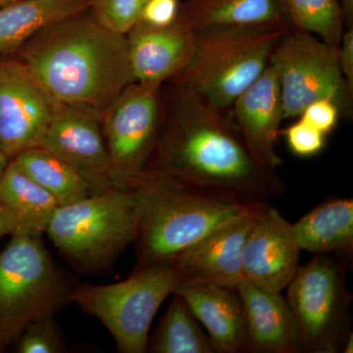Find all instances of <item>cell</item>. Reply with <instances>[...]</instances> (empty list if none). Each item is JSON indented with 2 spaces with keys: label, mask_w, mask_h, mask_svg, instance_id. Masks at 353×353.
<instances>
[{
  "label": "cell",
  "mask_w": 353,
  "mask_h": 353,
  "mask_svg": "<svg viewBox=\"0 0 353 353\" xmlns=\"http://www.w3.org/2000/svg\"><path fill=\"white\" fill-rule=\"evenodd\" d=\"M0 206L13 220L14 234L41 236L60 204L10 160L0 180Z\"/></svg>",
  "instance_id": "cell-22"
},
{
  "label": "cell",
  "mask_w": 353,
  "mask_h": 353,
  "mask_svg": "<svg viewBox=\"0 0 353 353\" xmlns=\"http://www.w3.org/2000/svg\"><path fill=\"white\" fill-rule=\"evenodd\" d=\"M270 202L228 221L185 253L176 265L182 282L209 283L236 289L243 281V248L255 218Z\"/></svg>",
  "instance_id": "cell-14"
},
{
  "label": "cell",
  "mask_w": 353,
  "mask_h": 353,
  "mask_svg": "<svg viewBox=\"0 0 353 353\" xmlns=\"http://www.w3.org/2000/svg\"><path fill=\"white\" fill-rule=\"evenodd\" d=\"M290 30L230 29L196 32L189 64L167 83L180 85L221 112L232 105L270 64Z\"/></svg>",
  "instance_id": "cell-5"
},
{
  "label": "cell",
  "mask_w": 353,
  "mask_h": 353,
  "mask_svg": "<svg viewBox=\"0 0 353 353\" xmlns=\"http://www.w3.org/2000/svg\"><path fill=\"white\" fill-rule=\"evenodd\" d=\"M181 17L196 32L212 30H292L279 0H187Z\"/></svg>",
  "instance_id": "cell-19"
},
{
  "label": "cell",
  "mask_w": 353,
  "mask_h": 353,
  "mask_svg": "<svg viewBox=\"0 0 353 353\" xmlns=\"http://www.w3.org/2000/svg\"><path fill=\"white\" fill-rule=\"evenodd\" d=\"M78 285L55 263L41 236L14 234L0 252V331L13 343L34 320L57 315Z\"/></svg>",
  "instance_id": "cell-6"
},
{
  "label": "cell",
  "mask_w": 353,
  "mask_h": 353,
  "mask_svg": "<svg viewBox=\"0 0 353 353\" xmlns=\"http://www.w3.org/2000/svg\"><path fill=\"white\" fill-rule=\"evenodd\" d=\"M138 197L134 270L174 263L228 221L259 203L145 171L131 187Z\"/></svg>",
  "instance_id": "cell-3"
},
{
  "label": "cell",
  "mask_w": 353,
  "mask_h": 353,
  "mask_svg": "<svg viewBox=\"0 0 353 353\" xmlns=\"http://www.w3.org/2000/svg\"><path fill=\"white\" fill-rule=\"evenodd\" d=\"M9 345H10V343H8L6 336H4V334H2V332L0 331V353L7 352Z\"/></svg>",
  "instance_id": "cell-35"
},
{
  "label": "cell",
  "mask_w": 353,
  "mask_h": 353,
  "mask_svg": "<svg viewBox=\"0 0 353 353\" xmlns=\"http://www.w3.org/2000/svg\"><path fill=\"white\" fill-rule=\"evenodd\" d=\"M230 116L257 161L277 170L283 164L276 145L285 120L284 103L277 75L270 64L236 99Z\"/></svg>",
  "instance_id": "cell-16"
},
{
  "label": "cell",
  "mask_w": 353,
  "mask_h": 353,
  "mask_svg": "<svg viewBox=\"0 0 353 353\" xmlns=\"http://www.w3.org/2000/svg\"><path fill=\"white\" fill-rule=\"evenodd\" d=\"M196 36L181 15L165 27L139 21L126 34L134 81L155 85L170 82L189 64Z\"/></svg>",
  "instance_id": "cell-15"
},
{
  "label": "cell",
  "mask_w": 353,
  "mask_h": 353,
  "mask_svg": "<svg viewBox=\"0 0 353 353\" xmlns=\"http://www.w3.org/2000/svg\"><path fill=\"white\" fill-rule=\"evenodd\" d=\"M18 353H64L68 341L55 315L44 316L30 323L14 341Z\"/></svg>",
  "instance_id": "cell-26"
},
{
  "label": "cell",
  "mask_w": 353,
  "mask_h": 353,
  "mask_svg": "<svg viewBox=\"0 0 353 353\" xmlns=\"http://www.w3.org/2000/svg\"><path fill=\"white\" fill-rule=\"evenodd\" d=\"M350 257L316 254L297 268L287 290V299L296 317L303 352L339 353L352 332L347 287Z\"/></svg>",
  "instance_id": "cell-8"
},
{
  "label": "cell",
  "mask_w": 353,
  "mask_h": 353,
  "mask_svg": "<svg viewBox=\"0 0 353 353\" xmlns=\"http://www.w3.org/2000/svg\"><path fill=\"white\" fill-rule=\"evenodd\" d=\"M236 289L248 327L245 352H303L299 325L282 292L261 289L245 280Z\"/></svg>",
  "instance_id": "cell-17"
},
{
  "label": "cell",
  "mask_w": 353,
  "mask_h": 353,
  "mask_svg": "<svg viewBox=\"0 0 353 353\" xmlns=\"http://www.w3.org/2000/svg\"><path fill=\"white\" fill-rule=\"evenodd\" d=\"M290 152L299 157H312L319 154L326 145V134L299 118L287 129L281 131Z\"/></svg>",
  "instance_id": "cell-28"
},
{
  "label": "cell",
  "mask_w": 353,
  "mask_h": 353,
  "mask_svg": "<svg viewBox=\"0 0 353 353\" xmlns=\"http://www.w3.org/2000/svg\"><path fill=\"white\" fill-rule=\"evenodd\" d=\"M341 115L340 108L331 99H319L306 106L299 118L328 136L334 131Z\"/></svg>",
  "instance_id": "cell-29"
},
{
  "label": "cell",
  "mask_w": 353,
  "mask_h": 353,
  "mask_svg": "<svg viewBox=\"0 0 353 353\" xmlns=\"http://www.w3.org/2000/svg\"><path fill=\"white\" fill-rule=\"evenodd\" d=\"M301 250L292 223L267 203L246 238L243 280L263 290L282 292L299 267Z\"/></svg>",
  "instance_id": "cell-13"
},
{
  "label": "cell",
  "mask_w": 353,
  "mask_h": 353,
  "mask_svg": "<svg viewBox=\"0 0 353 353\" xmlns=\"http://www.w3.org/2000/svg\"><path fill=\"white\" fill-rule=\"evenodd\" d=\"M294 31L322 39L338 50L345 32L340 0H279Z\"/></svg>",
  "instance_id": "cell-25"
},
{
  "label": "cell",
  "mask_w": 353,
  "mask_h": 353,
  "mask_svg": "<svg viewBox=\"0 0 353 353\" xmlns=\"http://www.w3.org/2000/svg\"><path fill=\"white\" fill-rule=\"evenodd\" d=\"M41 146L72 167L92 194L127 189L111 161L101 115L94 111L57 103Z\"/></svg>",
  "instance_id": "cell-11"
},
{
  "label": "cell",
  "mask_w": 353,
  "mask_h": 353,
  "mask_svg": "<svg viewBox=\"0 0 353 353\" xmlns=\"http://www.w3.org/2000/svg\"><path fill=\"white\" fill-rule=\"evenodd\" d=\"M9 162H10V159L7 157L6 153L0 150V180H1L4 172H6L7 167H8Z\"/></svg>",
  "instance_id": "cell-34"
},
{
  "label": "cell",
  "mask_w": 353,
  "mask_h": 353,
  "mask_svg": "<svg viewBox=\"0 0 353 353\" xmlns=\"http://www.w3.org/2000/svg\"><path fill=\"white\" fill-rule=\"evenodd\" d=\"M11 160L34 183L54 196L60 206L92 194L87 183L72 167L41 146L26 150Z\"/></svg>",
  "instance_id": "cell-23"
},
{
  "label": "cell",
  "mask_w": 353,
  "mask_h": 353,
  "mask_svg": "<svg viewBox=\"0 0 353 353\" xmlns=\"http://www.w3.org/2000/svg\"><path fill=\"white\" fill-rule=\"evenodd\" d=\"M12 57L53 101L99 115L136 82L126 34L104 27L88 9L50 25Z\"/></svg>",
  "instance_id": "cell-2"
},
{
  "label": "cell",
  "mask_w": 353,
  "mask_h": 353,
  "mask_svg": "<svg viewBox=\"0 0 353 353\" xmlns=\"http://www.w3.org/2000/svg\"><path fill=\"white\" fill-rule=\"evenodd\" d=\"M340 1L345 24L347 25V27L348 26H352L353 0H340Z\"/></svg>",
  "instance_id": "cell-33"
},
{
  "label": "cell",
  "mask_w": 353,
  "mask_h": 353,
  "mask_svg": "<svg viewBox=\"0 0 353 353\" xmlns=\"http://www.w3.org/2000/svg\"><path fill=\"white\" fill-rule=\"evenodd\" d=\"M162 88L132 83L101 113L104 141L126 188L143 173L154 150L161 125Z\"/></svg>",
  "instance_id": "cell-10"
},
{
  "label": "cell",
  "mask_w": 353,
  "mask_h": 353,
  "mask_svg": "<svg viewBox=\"0 0 353 353\" xmlns=\"http://www.w3.org/2000/svg\"><path fill=\"white\" fill-rule=\"evenodd\" d=\"M145 171L254 203L287 190L277 170L253 157L230 113L173 83L162 88L161 125Z\"/></svg>",
  "instance_id": "cell-1"
},
{
  "label": "cell",
  "mask_w": 353,
  "mask_h": 353,
  "mask_svg": "<svg viewBox=\"0 0 353 353\" xmlns=\"http://www.w3.org/2000/svg\"><path fill=\"white\" fill-rule=\"evenodd\" d=\"M270 65L280 85L285 120L299 118L319 99H331L341 114L352 110L353 92L341 75L336 50L317 37L290 30L274 48Z\"/></svg>",
  "instance_id": "cell-9"
},
{
  "label": "cell",
  "mask_w": 353,
  "mask_h": 353,
  "mask_svg": "<svg viewBox=\"0 0 353 353\" xmlns=\"http://www.w3.org/2000/svg\"><path fill=\"white\" fill-rule=\"evenodd\" d=\"M57 105L16 58L0 59V150L9 159L41 145Z\"/></svg>",
  "instance_id": "cell-12"
},
{
  "label": "cell",
  "mask_w": 353,
  "mask_h": 353,
  "mask_svg": "<svg viewBox=\"0 0 353 353\" xmlns=\"http://www.w3.org/2000/svg\"><path fill=\"white\" fill-rule=\"evenodd\" d=\"M179 283L175 263L153 265L114 284H78L71 301L104 325L118 352L143 353L153 319Z\"/></svg>",
  "instance_id": "cell-7"
},
{
  "label": "cell",
  "mask_w": 353,
  "mask_h": 353,
  "mask_svg": "<svg viewBox=\"0 0 353 353\" xmlns=\"http://www.w3.org/2000/svg\"><path fill=\"white\" fill-rule=\"evenodd\" d=\"M206 330L214 352H245L248 327L236 289L209 283H179L174 290Z\"/></svg>",
  "instance_id": "cell-18"
},
{
  "label": "cell",
  "mask_w": 353,
  "mask_h": 353,
  "mask_svg": "<svg viewBox=\"0 0 353 353\" xmlns=\"http://www.w3.org/2000/svg\"><path fill=\"white\" fill-rule=\"evenodd\" d=\"M16 1H18V0H0V7L8 6V4Z\"/></svg>",
  "instance_id": "cell-36"
},
{
  "label": "cell",
  "mask_w": 353,
  "mask_h": 353,
  "mask_svg": "<svg viewBox=\"0 0 353 353\" xmlns=\"http://www.w3.org/2000/svg\"><path fill=\"white\" fill-rule=\"evenodd\" d=\"M339 67L347 87L353 92V25L343 32L336 50Z\"/></svg>",
  "instance_id": "cell-31"
},
{
  "label": "cell",
  "mask_w": 353,
  "mask_h": 353,
  "mask_svg": "<svg viewBox=\"0 0 353 353\" xmlns=\"http://www.w3.org/2000/svg\"><path fill=\"white\" fill-rule=\"evenodd\" d=\"M138 197L132 188L90 194L59 206L46 234L78 273H108L138 229Z\"/></svg>",
  "instance_id": "cell-4"
},
{
  "label": "cell",
  "mask_w": 353,
  "mask_h": 353,
  "mask_svg": "<svg viewBox=\"0 0 353 353\" xmlns=\"http://www.w3.org/2000/svg\"><path fill=\"white\" fill-rule=\"evenodd\" d=\"M88 9L87 0H18L0 7V59L50 25Z\"/></svg>",
  "instance_id": "cell-21"
},
{
  "label": "cell",
  "mask_w": 353,
  "mask_h": 353,
  "mask_svg": "<svg viewBox=\"0 0 353 353\" xmlns=\"http://www.w3.org/2000/svg\"><path fill=\"white\" fill-rule=\"evenodd\" d=\"M146 0H87L88 10L111 31L121 34L138 23Z\"/></svg>",
  "instance_id": "cell-27"
},
{
  "label": "cell",
  "mask_w": 353,
  "mask_h": 353,
  "mask_svg": "<svg viewBox=\"0 0 353 353\" xmlns=\"http://www.w3.org/2000/svg\"><path fill=\"white\" fill-rule=\"evenodd\" d=\"M301 250L313 254H353V199H327L292 224Z\"/></svg>",
  "instance_id": "cell-20"
},
{
  "label": "cell",
  "mask_w": 353,
  "mask_h": 353,
  "mask_svg": "<svg viewBox=\"0 0 353 353\" xmlns=\"http://www.w3.org/2000/svg\"><path fill=\"white\" fill-rule=\"evenodd\" d=\"M170 304L150 336L145 352L214 353L208 334L179 294H172Z\"/></svg>",
  "instance_id": "cell-24"
},
{
  "label": "cell",
  "mask_w": 353,
  "mask_h": 353,
  "mask_svg": "<svg viewBox=\"0 0 353 353\" xmlns=\"http://www.w3.org/2000/svg\"><path fill=\"white\" fill-rule=\"evenodd\" d=\"M15 233V225L10 216L0 206V239L6 236H12Z\"/></svg>",
  "instance_id": "cell-32"
},
{
  "label": "cell",
  "mask_w": 353,
  "mask_h": 353,
  "mask_svg": "<svg viewBox=\"0 0 353 353\" xmlns=\"http://www.w3.org/2000/svg\"><path fill=\"white\" fill-rule=\"evenodd\" d=\"M181 6L180 0H146L139 21L154 27L173 24L180 16Z\"/></svg>",
  "instance_id": "cell-30"
}]
</instances>
